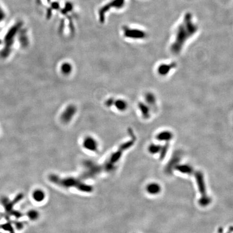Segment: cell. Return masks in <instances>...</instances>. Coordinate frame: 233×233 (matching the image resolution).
<instances>
[{"mask_svg": "<svg viewBox=\"0 0 233 233\" xmlns=\"http://www.w3.org/2000/svg\"><path fill=\"white\" fill-rule=\"evenodd\" d=\"M162 150V148L160 146L156 144H152L149 146L148 151L151 154H157Z\"/></svg>", "mask_w": 233, "mask_h": 233, "instance_id": "12", "label": "cell"}, {"mask_svg": "<svg viewBox=\"0 0 233 233\" xmlns=\"http://www.w3.org/2000/svg\"><path fill=\"white\" fill-rule=\"evenodd\" d=\"M60 70L62 74L68 76L73 71V66L70 62H65L61 64Z\"/></svg>", "mask_w": 233, "mask_h": 233, "instance_id": "9", "label": "cell"}, {"mask_svg": "<svg viewBox=\"0 0 233 233\" xmlns=\"http://www.w3.org/2000/svg\"><path fill=\"white\" fill-rule=\"evenodd\" d=\"M28 216L31 221H36L40 216V213L36 210H30L28 213Z\"/></svg>", "mask_w": 233, "mask_h": 233, "instance_id": "11", "label": "cell"}, {"mask_svg": "<svg viewBox=\"0 0 233 233\" xmlns=\"http://www.w3.org/2000/svg\"><path fill=\"white\" fill-rule=\"evenodd\" d=\"M112 105H114L118 111L124 112L126 111L127 109L128 104L126 101L123 99H114Z\"/></svg>", "mask_w": 233, "mask_h": 233, "instance_id": "5", "label": "cell"}, {"mask_svg": "<svg viewBox=\"0 0 233 233\" xmlns=\"http://www.w3.org/2000/svg\"><path fill=\"white\" fill-rule=\"evenodd\" d=\"M172 138V133L167 131H164L159 132L156 136V139L158 141H164L166 142L171 141Z\"/></svg>", "mask_w": 233, "mask_h": 233, "instance_id": "8", "label": "cell"}, {"mask_svg": "<svg viewBox=\"0 0 233 233\" xmlns=\"http://www.w3.org/2000/svg\"><path fill=\"white\" fill-rule=\"evenodd\" d=\"M177 169L180 172L185 174H191L193 171L192 168L187 165L178 166L177 167Z\"/></svg>", "mask_w": 233, "mask_h": 233, "instance_id": "10", "label": "cell"}, {"mask_svg": "<svg viewBox=\"0 0 233 233\" xmlns=\"http://www.w3.org/2000/svg\"><path fill=\"white\" fill-rule=\"evenodd\" d=\"M146 191L151 195H156L160 192L161 186L158 183H150L147 186Z\"/></svg>", "mask_w": 233, "mask_h": 233, "instance_id": "6", "label": "cell"}, {"mask_svg": "<svg viewBox=\"0 0 233 233\" xmlns=\"http://www.w3.org/2000/svg\"><path fill=\"white\" fill-rule=\"evenodd\" d=\"M195 177L199 192L202 195L201 198L199 200V204L202 206H206L210 204V199L207 195L206 188L204 180V175L201 172H198L195 174Z\"/></svg>", "mask_w": 233, "mask_h": 233, "instance_id": "1", "label": "cell"}, {"mask_svg": "<svg viewBox=\"0 0 233 233\" xmlns=\"http://www.w3.org/2000/svg\"><path fill=\"white\" fill-rule=\"evenodd\" d=\"M46 194L42 189H36L32 193V198L35 201L42 202L45 199Z\"/></svg>", "mask_w": 233, "mask_h": 233, "instance_id": "4", "label": "cell"}, {"mask_svg": "<svg viewBox=\"0 0 233 233\" xmlns=\"http://www.w3.org/2000/svg\"><path fill=\"white\" fill-rule=\"evenodd\" d=\"M77 112V107L74 105H69L66 106L61 115V119L64 123H69L74 118Z\"/></svg>", "mask_w": 233, "mask_h": 233, "instance_id": "2", "label": "cell"}, {"mask_svg": "<svg viewBox=\"0 0 233 233\" xmlns=\"http://www.w3.org/2000/svg\"><path fill=\"white\" fill-rule=\"evenodd\" d=\"M174 68V64H162L159 65L158 68V74L160 75L165 76L168 74L172 68Z\"/></svg>", "mask_w": 233, "mask_h": 233, "instance_id": "7", "label": "cell"}, {"mask_svg": "<svg viewBox=\"0 0 233 233\" xmlns=\"http://www.w3.org/2000/svg\"><path fill=\"white\" fill-rule=\"evenodd\" d=\"M82 145L83 148L87 151L95 152L98 150V142L92 136L85 137L83 141Z\"/></svg>", "mask_w": 233, "mask_h": 233, "instance_id": "3", "label": "cell"}]
</instances>
